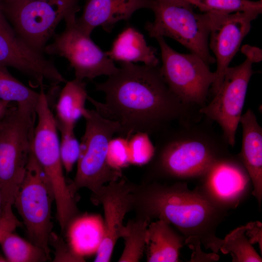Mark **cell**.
Masks as SVG:
<instances>
[{
  "instance_id": "1",
  "label": "cell",
  "mask_w": 262,
  "mask_h": 262,
  "mask_svg": "<svg viewBox=\"0 0 262 262\" xmlns=\"http://www.w3.org/2000/svg\"><path fill=\"white\" fill-rule=\"evenodd\" d=\"M95 89L105 101L89 95L88 100L100 115L116 121L119 136L129 138L137 132L157 135L172 125L202 117L199 108L185 104L171 91L160 66L120 63L118 70Z\"/></svg>"
},
{
  "instance_id": "2",
  "label": "cell",
  "mask_w": 262,
  "mask_h": 262,
  "mask_svg": "<svg viewBox=\"0 0 262 262\" xmlns=\"http://www.w3.org/2000/svg\"><path fill=\"white\" fill-rule=\"evenodd\" d=\"M132 210L151 222L154 219L167 221L185 240L197 238L214 253L222 245L223 240L215 233L227 211L214 205L196 187L190 189L186 181L153 180L133 183Z\"/></svg>"
},
{
  "instance_id": "3",
  "label": "cell",
  "mask_w": 262,
  "mask_h": 262,
  "mask_svg": "<svg viewBox=\"0 0 262 262\" xmlns=\"http://www.w3.org/2000/svg\"><path fill=\"white\" fill-rule=\"evenodd\" d=\"M213 122L203 115L176 123L156 135L145 180H197L214 161L229 153L227 140Z\"/></svg>"
},
{
  "instance_id": "4",
  "label": "cell",
  "mask_w": 262,
  "mask_h": 262,
  "mask_svg": "<svg viewBox=\"0 0 262 262\" xmlns=\"http://www.w3.org/2000/svg\"><path fill=\"white\" fill-rule=\"evenodd\" d=\"M33 151L48 180L54 197L56 218L65 232L69 224L79 215L75 196L66 183L60 153L58 129L44 90L41 89L35 107Z\"/></svg>"
},
{
  "instance_id": "5",
  "label": "cell",
  "mask_w": 262,
  "mask_h": 262,
  "mask_svg": "<svg viewBox=\"0 0 262 262\" xmlns=\"http://www.w3.org/2000/svg\"><path fill=\"white\" fill-rule=\"evenodd\" d=\"M36 105H14L0 121V190L2 207L13 206L32 150Z\"/></svg>"
},
{
  "instance_id": "6",
  "label": "cell",
  "mask_w": 262,
  "mask_h": 262,
  "mask_svg": "<svg viewBox=\"0 0 262 262\" xmlns=\"http://www.w3.org/2000/svg\"><path fill=\"white\" fill-rule=\"evenodd\" d=\"M83 117L85 129L80 142L77 171L73 181L68 184L74 196L82 188L96 194L106 183L122 176V171L113 169L107 162L109 141L118 133L119 124L104 117L95 110L86 109Z\"/></svg>"
},
{
  "instance_id": "7",
  "label": "cell",
  "mask_w": 262,
  "mask_h": 262,
  "mask_svg": "<svg viewBox=\"0 0 262 262\" xmlns=\"http://www.w3.org/2000/svg\"><path fill=\"white\" fill-rule=\"evenodd\" d=\"M154 15L145 29L152 38L168 37L177 41L191 53L200 57L208 65L215 62L208 45L209 13H196L185 0H151Z\"/></svg>"
},
{
  "instance_id": "8",
  "label": "cell",
  "mask_w": 262,
  "mask_h": 262,
  "mask_svg": "<svg viewBox=\"0 0 262 262\" xmlns=\"http://www.w3.org/2000/svg\"><path fill=\"white\" fill-rule=\"evenodd\" d=\"M54 201L51 185L32 149L13 205L22 219L30 241L44 250L50 259L49 240L53 228L51 209Z\"/></svg>"
},
{
  "instance_id": "9",
  "label": "cell",
  "mask_w": 262,
  "mask_h": 262,
  "mask_svg": "<svg viewBox=\"0 0 262 262\" xmlns=\"http://www.w3.org/2000/svg\"><path fill=\"white\" fill-rule=\"evenodd\" d=\"M79 0H0L1 10L12 27L27 44L42 52L59 23L78 12Z\"/></svg>"
},
{
  "instance_id": "10",
  "label": "cell",
  "mask_w": 262,
  "mask_h": 262,
  "mask_svg": "<svg viewBox=\"0 0 262 262\" xmlns=\"http://www.w3.org/2000/svg\"><path fill=\"white\" fill-rule=\"evenodd\" d=\"M155 39L161 49V72L169 89L185 104L199 109L205 106L215 72L197 55L176 51L164 37Z\"/></svg>"
},
{
  "instance_id": "11",
  "label": "cell",
  "mask_w": 262,
  "mask_h": 262,
  "mask_svg": "<svg viewBox=\"0 0 262 262\" xmlns=\"http://www.w3.org/2000/svg\"><path fill=\"white\" fill-rule=\"evenodd\" d=\"M73 12L64 18V31L52 43L46 45L44 51L66 58L74 69L75 79L92 80L102 75L109 76L118 70L106 52L98 47L78 26Z\"/></svg>"
},
{
  "instance_id": "12",
  "label": "cell",
  "mask_w": 262,
  "mask_h": 262,
  "mask_svg": "<svg viewBox=\"0 0 262 262\" xmlns=\"http://www.w3.org/2000/svg\"><path fill=\"white\" fill-rule=\"evenodd\" d=\"M253 64L246 58L238 66L228 67L212 100L199 110L201 115L219 125L231 147L235 144L248 83L254 73Z\"/></svg>"
},
{
  "instance_id": "13",
  "label": "cell",
  "mask_w": 262,
  "mask_h": 262,
  "mask_svg": "<svg viewBox=\"0 0 262 262\" xmlns=\"http://www.w3.org/2000/svg\"><path fill=\"white\" fill-rule=\"evenodd\" d=\"M196 187L212 203L228 212L249 194L250 176L237 155L230 153L214 161L198 179Z\"/></svg>"
},
{
  "instance_id": "14",
  "label": "cell",
  "mask_w": 262,
  "mask_h": 262,
  "mask_svg": "<svg viewBox=\"0 0 262 262\" xmlns=\"http://www.w3.org/2000/svg\"><path fill=\"white\" fill-rule=\"evenodd\" d=\"M207 13L210 20L209 48L214 54L216 62L215 79L210 89L214 95L242 41L250 31L252 21L260 14L253 11L229 14Z\"/></svg>"
},
{
  "instance_id": "15",
  "label": "cell",
  "mask_w": 262,
  "mask_h": 262,
  "mask_svg": "<svg viewBox=\"0 0 262 262\" xmlns=\"http://www.w3.org/2000/svg\"><path fill=\"white\" fill-rule=\"evenodd\" d=\"M0 66L16 69L41 87L44 81L55 85L67 82L52 62L19 36L5 16L0 3Z\"/></svg>"
},
{
  "instance_id": "16",
  "label": "cell",
  "mask_w": 262,
  "mask_h": 262,
  "mask_svg": "<svg viewBox=\"0 0 262 262\" xmlns=\"http://www.w3.org/2000/svg\"><path fill=\"white\" fill-rule=\"evenodd\" d=\"M133 183L125 179L103 185L91 200L94 204L102 205L104 224L101 241L96 251L95 262H108L117 240L121 238L126 214L131 211V191Z\"/></svg>"
},
{
  "instance_id": "17",
  "label": "cell",
  "mask_w": 262,
  "mask_h": 262,
  "mask_svg": "<svg viewBox=\"0 0 262 262\" xmlns=\"http://www.w3.org/2000/svg\"><path fill=\"white\" fill-rule=\"evenodd\" d=\"M151 3V0H86L76 22L89 35L98 27L110 33L116 23L129 20L136 11L150 9Z\"/></svg>"
},
{
  "instance_id": "18",
  "label": "cell",
  "mask_w": 262,
  "mask_h": 262,
  "mask_svg": "<svg viewBox=\"0 0 262 262\" xmlns=\"http://www.w3.org/2000/svg\"><path fill=\"white\" fill-rule=\"evenodd\" d=\"M242 147L237 155L251 180L252 194L261 207L262 200V128L251 109L242 115Z\"/></svg>"
},
{
  "instance_id": "19",
  "label": "cell",
  "mask_w": 262,
  "mask_h": 262,
  "mask_svg": "<svg viewBox=\"0 0 262 262\" xmlns=\"http://www.w3.org/2000/svg\"><path fill=\"white\" fill-rule=\"evenodd\" d=\"M185 239L164 219L149 224L145 253L148 262H177Z\"/></svg>"
},
{
  "instance_id": "20",
  "label": "cell",
  "mask_w": 262,
  "mask_h": 262,
  "mask_svg": "<svg viewBox=\"0 0 262 262\" xmlns=\"http://www.w3.org/2000/svg\"><path fill=\"white\" fill-rule=\"evenodd\" d=\"M106 53L114 62H142L147 66H159L156 49L148 46L144 35L131 26L126 28L118 35Z\"/></svg>"
},
{
  "instance_id": "21",
  "label": "cell",
  "mask_w": 262,
  "mask_h": 262,
  "mask_svg": "<svg viewBox=\"0 0 262 262\" xmlns=\"http://www.w3.org/2000/svg\"><path fill=\"white\" fill-rule=\"evenodd\" d=\"M65 83L56 105L55 118L57 127L74 128L86 111L85 101L88 95L83 80L75 78Z\"/></svg>"
},
{
  "instance_id": "22",
  "label": "cell",
  "mask_w": 262,
  "mask_h": 262,
  "mask_svg": "<svg viewBox=\"0 0 262 262\" xmlns=\"http://www.w3.org/2000/svg\"><path fill=\"white\" fill-rule=\"evenodd\" d=\"M68 245L77 255L82 257L96 251L101 239L96 217L78 215L66 230Z\"/></svg>"
},
{
  "instance_id": "23",
  "label": "cell",
  "mask_w": 262,
  "mask_h": 262,
  "mask_svg": "<svg viewBox=\"0 0 262 262\" xmlns=\"http://www.w3.org/2000/svg\"><path fill=\"white\" fill-rule=\"evenodd\" d=\"M150 222L147 218L136 214L124 225L121 238L124 240L125 246L118 262L140 261L145 253L147 230Z\"/></svg>"
},
{
  "instance_id": "24",
  "label": "cell",
  "mask_w": 262,
  "mask_h": 262,
  "mask_svg": "<svg viewBox=\"0 0 262 262\" xmlns=\"http://www.w3.org/2000/svg\"><path fill=\"white\" fill-rule=\"evenodd\" d=\"M0 244L8 262H44L50 260L44 250L14 232L6 234Z\"/></svg>"
},
{
  "instance_id": "25",
  "label": "cell",
  "mask_w": 262,
  "mask_h": 262,
  "mask_svg": "<svg viewBox=\"0 0 262 262\" xmlns=\"http://www.w3.org/2000/svg\"><path fill=\"white\" fill-rule=\"evenodd\" d=\"M39 96L37 92L12 75L7 67L0 66V99L16 104L36 105Z\"/></svg>"
},
{
  "instance_id": "26",
  "label": "cell",
  "mask_w": 262,
  "mask_h": 262,
  "mask_svg": "<svg viewBox=\"0 0 262 262\" xmlns=\"http://www.w3.org/2000/svg\"><path fill=\"white\" fill-rule=\"evenodd\" d=\"M246 226L238 227L229 233L223 240L220 250L224 254L230 253L234 262H261L257 253L245 234Z\"/></svg>"
},
{
  "instance_id": "27",
  "label": "cell",
  "mask_w": 262,
  "mask_h": 262,
  "mask_svg": "<svg viewBox=\"0 0 262 262\" xmlns=\"http://www.w3.org/2000/svg\"><path fill=\"white\" fill-rule=\"evenodd\" d=\"M204 13L262 12V1L250 0H185Z\"/></svg>"
},
{
  "instance_id": "28",
  "label": "cell",
  "mask_w": 262,
  "mask_h": 262,
  "mask_svg": "<svg viewBox=\"0 0 262 262\" xmlns=\"http://www.w3.org/2000/svg\"><path fill=\"white\" fill-rule=\"evenodd\" d=\"M130 164L136 166L147 164L152 159L155 147L150 135L146 132H137L128 141Z\"/></svg>"
},
{
  "instance_id": "29",
  "label": "cell",
  "mask_w": 262,
  "mask_h": 262,
  "mask_svg": "<svg viewBox=\"0 0 262 262\" xmlns=\"http://www.w3.org/2000/svg\"><path fill=\"white\" fill-rule=\"evenodd\" d=\"M61 134L60 153L64 169L70 173L77 162L80 150V143L76 137L74 128L57 127Z\"/></svg>"
},
{
  "instance_id": "30",
  "label": "cell",
  "mask_w": 262,
  "mask_h": 262,
  "mask_svg": "<svg viewBox=\"0 0 262 262\" xmlns=\"http://www.w3.org/2000/svg\"><path fill=\"white\" fill-rule=\"evenodd\" d=\"M128 141V138L119 136L112 138L109 141L107 162L109 166L113 169L122 171L123 168L130 164Z\"/></svg>"
},
{
  "instance_id": "31",
  "label": "cell",
  "mask_w": 262,
  "mask_h": 262,
  "mask_svg": "<svg viewBox=\"0 0 262 262\" xmlns=\"http://www.w3.org/2000/svg\"><path fill=\"white\" fill-rule=\"evenodd\" d=\"M49 244L55 249L54 262H84L83 257L75 254L68 244H65L61 238L54 232L51 233Z\"/></svg>"
},
{
  "instance_id": "32",
  "label": "cell",
  "mask_w": 262,
  "mask_h": 262,
  "mask_svg": "<svg viewBox=\"0 0 262 262\" xmlns=\"http://www.w3.org/2000/svg\"><path fill=\"white\" fill-rule=\"evenodd\" d=\"M12 206L7 204L2 208L0 215V243L6 234L14 232L16 228L22 226V223L13 212Z\"/></svg>"
},
{
  "instance_id": "33",
  "label": "cell",
  "mask_w": 262,
  "mask_h": 262,
  "mask_svg": "<svg viewBox=\"0 0 262 262\" xmlns=\"http://www.w3.org/2000/svg\"><path fill=\"white\" fill-rule=\"evenodd\" d=\"M246 229L245 234L250 243L253 245L255 243H258L262 252V223L259 221L250 222L246 225Z\"/></svg>"
},
{
  "instance_id": "34",
  "label": "cell",
  "mask_w": 262,
  "mask_h": 262,
  "mask_svg": "<svg viewBox=\"0 0 262 262\" xmlns=\"http://www.w3.org/2000/svg\"><path fill=\"white\" fill-rule=\"evenodd\" d=\"M241 52L253 63L262 61V51L260 48L249 45H244L241 48Z\"/></svg>"
},
{
  "instance_id": "35",
  "label": "cell",
  "mask_w": 262,
  "mask_h": 262,
  "mask_svg": "<svg viewBox=\"0 0 262 262\" xmlns=\"http://www.w3.org/2000/svg\"><path fill=\"white\" fill-rule=\"evenodd\" d=\"M12 104V102L0 99V121L4 118L13 106Z\"/></svg>"
},
{
  "instance_id": "36",
  "label": "cell",
  "mask_w": 262,
  "mask_h": 262,
  "mask_svg": "<svg viewBox=\"0 0 262 262\" xmlns=\"http://www.w3.org/2000/svg\"><path fill=\"white\" fill-rule=\"evenodd\" d=\"M2 210V197H1V192L0 190V215L1 213Z\"/></svg>"
},
{
  "instance_id": "37",
  "label": "cell",
  "mask_w": 262,
  "mask_h": 262,
  "mask_svg": "<svg viewBox=\"0 0 262 262\" xmlns=\"http://www.w3.org/2000/svg\"><path fill=\"white\" fill-rule=\"evenodd\" d=\"M0 262H8L6 258L1 255H0Z\"/></svg>"
},
{
  "instance_id": "38",
  "label": "cell",
  "mask_w": 262,
  "mask_h": 262,
  "mask_svg": "<svg viewBox=\"0 0 262 262\" xmlns=\"http://www.w3.org/2000/svg\"><path fill=\"white\" fill-rule=\"evenodd\" d=\"M1 0L5 1H15V0Z\"/></svg>"
}]
</instances>
